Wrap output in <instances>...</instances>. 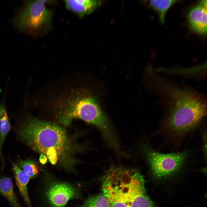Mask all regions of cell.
Masks as SVG:
<instances>
[{"label": "cell", "instance_id": "9a60e30c", "mask_svg": "<svg viewBox=\"0 0 207 207\" xmlns=\"http://www.w3.org/2000/svg\"><path fill=\"white\" fill-rule=\"evenodd\" d=\"M81 207H110L109 202L103 194L88 198Z\"/></svg>", "mask_w": 207, "mask_h": 207}, {"label": "cell", "instance_id": "7c38bea8", "mask_svg": "<svg viewBox=\"0 0 207 207\" xmlns=\"http://www.w3.org/2000/svg\"><path fill=\"white\" fill-rule=\"evenodd\" d=\"M0 193L9 201L12 207H20L15 195L12 181L6 177H0Z\"/></svg>", "mask_w": 207, "mask_h": 207}, {"label": "cell", "instance_id": "277c9868", "mask_svg": "<svg viewBox=\"0 0 207 207\" xmlns=\"http://www.w3.org/2000/svg\"><path fill=\"white\" fill-rule=\"evenodd\" d=\"M56 106L57 120L61 126H68L78 119L96 126L101 133L110 128L111 123L96 99L87 92L76 91L60 99Z\"/></svg>", "mask_w": 207, "mask_h": 207}, {"label": "cell", "instance_id": "5b68a950", "mask_svg": "<svg viewBox=\"0 0 207 207\" xmlns=\"http://www.w3.org/2000/svg\"><path fill=\"white\" fill-rule=\"evenodd\" d=\"M142 147L152 174L159 179L175 175L182 170L188 161L189 153L186 150L164 154L154 150L147 143L142 144Z\"/></svg>", "mask_w": 207, "mask_h": 207}, {"label": "cell", "instance_id": "6da1fadb", "mask_svg": "<svg viewBox=\"0 0 207 207\" xmlns=\"http://www.w3.org/2000/svg\"><path fill=\"white\" fill-rule=\"evenodd\" d=\"M154 93L164 103L166 113L161 126L167 134L184 137L200 126L206 115L205 98L198 93L180 87L151 72Z\"/></svg>", "mask_w": 207, "mask_h": 207}, {"label": "cell", "instance_id": "2e32d148", "mask_svg": "<svg viewBox=\"0 0 207 207\" xmlns=\"http://www.w3.org/2000/svg\"><path fill=\"white\" fill-rule=\"evenodd\" d=\"M202 150L205 159L206 160V146L207 138L206 132L204 131L202 135Z\"/></svg>", "mask_w": 207, "mask_h": 207}, {"label": "cell", "instance_id": "7a4b0ae2", "mask_svg": "<svg viewBox=\"0 0 207 207\" xmlns=\"http://www.w3.org/2000/svg\"><path fill=\"white\" fill-rule=\"evenodd\" d=\"M18 134L32 149L45 156L53 165L67 170L79 163L76 154L80 147L62 126L27 116L19 127Z\"/></svg>", "mask_w": 207, "mask_h": 207}, {"label": "cell", "instance_id": "8fae6325", "mask_svg": "<svg viewBox=\"0 0 207 207\" xmlns=\"http://www.w3.org/2000/svg\"><path fill=\"white\" fill-rule=\"evenodd\" d=\"M11 129V125L5 107L1 103H0V158L3 168L4 160L2 152L3 144L5 137Z\"/></svg>", "mask_w": 207, "mask_h": 207}, {"label": "cell", "instance_id": "52a82bcc", "mask_svg": "<svg viewBox=\"0 0 207 207\" xmlns=\"http://www.w3.org/2000/svg\"><path fill=\"white\" fill-rule=\"evenodd\" d=\"M79 191L72 185L62 183H57L48 187L46 195L53 207H64L71 199L77 197Z\"/></svg>", "mask_w": 207, "mask_h": 207}, {"label": "cell", "instance_id": "5bb4252c", "mask_svg": "<svg viewBox=\"0 0 207 207\" xmlns=\"http://www.w3.org/2000/svg\"><path fill=\"white\" fill-rule=\"evenodd\" d=\"M18 162L19 167L22 168L30 178L35 177L39 173L37 165L33 161L30 159L23 160L19 158Z\"/></svg>", "mask_w": 207, "mask_h": 207}, {"label": "cell", "instance_id": "8992f818", "mask_svg": "<svg viewBox=\"0 0 207 207\" xmlns=\"http://www.w3.org/2000/svg\"><path fill=\"white\" fill-rule=\"evenodd\" d=\"M51 14L41 0L31 1L16 16L14 25L21 31L44 29L51 22Z\"/></svg>", "mask_w": 207, "mask_h": 207}, {"label": "cell", "instance_id": "30bf717a", "mask_svg": "<svg viewBox=\"0 0 207 207\" xmlns=\"http://www.w3.org/2000/svg\"><path fill=\"white\" fill-rule=\"evenodd\" d=\"M11 162L14 174L16 185L24 200L28 207H32L27 187V185L30 178L16 164L12 161Z\"/></svg>", "mask_w": 207, "mask_h": 207}, {"label": "cell", "instance_id": "3957f363", "mask_svg": "<svg viewBox=\"0 0 207 207\" xmlns=\"http://www.w3.org/2000/svg\"><path fill=\"white\" fill-rule=\"evenodd\" d=\"M103 182V194L110 207H156L147 194L143 176L136 169L112 166Z\"/></svg>", "mask_w": 207, "mask_h": 207}, {"label": "cell", "instance_id": "9c48e42d", "mask_svg": "<svg viewBox=\"0 0 207 207\" xmlns=\"http://www.w3.org/2000/svg\"><path fill=\"white\" fill-rule=\"evenodd\" d=\"M67 9L82 18L92 12L99 5L93 0H66L64 1Z\"/></svg>", "mask_w": 207, "mask_h": 207}, {"label": "cell", "instance_id": "4fadbf2b", "mask_svg": "<svg viewBox=\"0 0 207 207\" xmlns=\"http://www.w3.org/2000/svg\"><path fill=\"white\" fill-rule=\"evenodd\" d=\"M178 1L174 0H151L149 1L148 4L150 7L157 12L160 21L161 23H163L168 9Z\"/></svg>", "mask_w": 207, "mask_h": 207}, {"label": "cell", "instance_id": "ba28073f", "mask_svg": "<svg viewBox=\"0 0 207 207\" xmlns=\"http://www.w3.org/2000/svg\"><path fill=\"white\" fill-rule=\"evenodd\" d=\"M207 0L200 1L192 8L187 15L190 28L194 31L202 35L207 34Z\"/></svg>", "mask_w": 207, "mask_h": 207}, {"label": "cell", "instance_id": "e0dca14e", "mask_svg": "<svg viewBox=\"0 0 207 207\" xmlns=\"http://www.w3.org/2000/svg\"><path fill=\"white\" fill-rule=\"evenodd\" d=\"M47 157L43 154H41L39 158V160L41 163L43 164H45L47 161Z\"/></svg>", "mask_w": 207, "mask_h": 207}]
</instances>
